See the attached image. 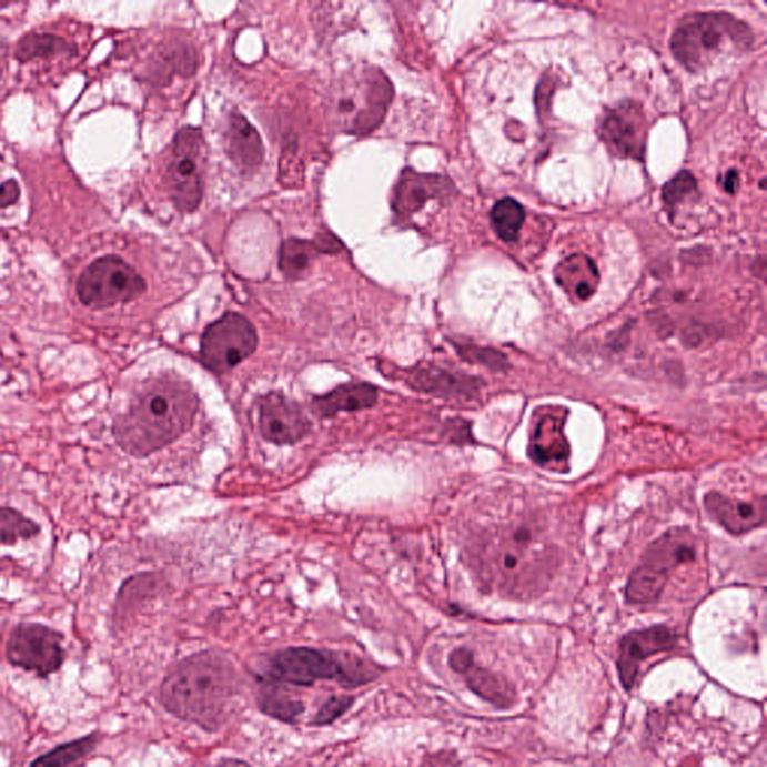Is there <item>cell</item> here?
<instances>
[{
	"instance_id": "cell-1",
	"label": "cell",
	"mask_w": 767,
	"mask_h": 767,
	"mask_svg": "<svg viewBox=\"0 0 767 767\" xmlns=\"http://www.w3.org/2000/svg\"><path fill=\"white\" fill-rule=\"evenodd\" d=\"M470 559L484 585L513 598L542 593L556 568L555 551L539 537L534 522L487 529L471 546Z\"/></svg>"
},
{
	"instance_id": "cell-33",
	"label": "cell",
	"mask_w": 767,
	"mask_h": 767,
	"mask_svg": "<svg viewBox=\"0 0 767 767\" xmlns=\"http://www.w3.org/2000/svg\"><path fill=\"white\" fill-rule=\"evenodd\" d=\"M738 173H736V171H730L726 179V190L733 194V192L736 191V188H738Z\"/></svg>"
},
{
	"instance_id": "cell-5",
	"label": "cell",
	"mask_w": 767,
	"mask_h": 767,
	"mask_svg": "<svg viewBox=\"0 0 767 767\" xmlns=\"http://www.w3.org/2000/svg\"><path fill=\"white\" fill-rule=\"evenodd\" d=\"M751 40V30L743 21L724 12H708L687 17L673 33L670 47L685 68L698 71L721 51L745 49Z\"/></svg>"
},
{
	"instance_id": "cell-17",
	"label": "cell",
	"mask_w": 767,
	"mask_h": 767,
	"mask_svg": "<svg viewBox=\"0 0 767 767\" xmlns=\"http://www.w3.org/2000/svg\"><path fill=\"white\" fill-rule=\"evenodd\" d=\"M225 150L226 155L242 173H255L263 164L264 145L259 131L251 125L250 120L235 110L231 111L226 125Z\"/></svg>"
},
{
	"instance_id": "cell-16",
	"label": "cell",
	"mask_w": 767,
	"mask_h": 767,
	"mask_svg": "<svg viewBox=\"0 0 767 767\" xmlns=\"http://www.w3.org/2000/svg\"><path fill=\"white\" fill-rule=\"evenodd\" d=\"M448 663L454 672L465 676L471 692L492 703L496 708H509L516 702V692H514L512 684L503 676L478 667L471 650L465 648L453 650L450 654Z\"/></svg>"
},
{
	"instance_id": "cell-23",
	"label": "cell",
	"mask_w": 767,
	"mask_h": 767,
	"mask_svg": "<svg viewBox=\"0 0 767 767\" xmlns=\"http://www.w3.org/2000/svg\"><path fill=\"white\" fill-rule=\"evenodd\" d=\"M491 218L499 238L505 242H514L525 224V210L516 200L504 199L495 204Z\"/></svg>"
},
{
	"instance_id": "cell-2",
	"label": "cell",
	"mask_w": 767,
	"mask_h": 767,
	"mask_svg": "<svg viewBox=\"0 0 767 767\" xmlns=\"http://www.w3.org/2000/svg\"><path fill=\"white\" fill-rule=\"evenodd\" d=\"M194 387L178 375L149 380L125 413L115 418L113 434L120 447L145 457L186 434L199 413Z\"/></svg>"
},
{
	"instance_id": "cell-31",
	"label": "cell",
	"mask_w": 767,
	"mask_h": 767,
	"mask_svg": "<svg viewBox=\"0 0 767 767\" xmlns=\"http://www.w3.org/2000/svg\"><path fill=\"white\" fill-rule=\"evenodd\" d=\"M20 199V186L16 180H7L0 185V209L10 208Z\"/></svg>"
},
{
	"instance_id": "cell-22",
	"label": "cell",
	"mask_w": 767,
	"mask_h": 767,
	"mask_svg": "<svg viewBox=\"0 0 767 767\" xmlns=\"http://www.w3.org/2000/svg\"><path fill=\"white\" fill-rule=\"evenodd\" d=\"M405 380L411 387L420 392L441 394V396H450V394L462 393L470 388L465 380L434 366L415 367L406 372Z\"/></svg>"
},
{
	"instance_id": "cell-32",
	"label": "cell",
	"mask_w": 767,
	"mask_h": 767,
	"mask_svg": "<svg viewBox=\"0 0 767 767\" xmlns=\"http://www.w3.org/2000/svg\"><path fill=\"white\" fill-rule=\"evenodd\" d=\"M210 767H251L248 763L235 760V758H222V760L214 763Z\"/></svg>"
},
{
	"instance_id": "cell-30",
	"label": "cell",
	"mask_w": 767,
	"mask_h": 767,
	"mask_svg": "<svg viewBox=\"0 0 767 767\" xmlns=\"http://www.w3.org/2000/svg\"><path fill=\"white\" fill-rule=\"evenodd\" d=\"M418 767H462L456 754L441 751L427 756Z\"/></svg>"
},
{
	"instance_id": "cell-18",
	"label": "cell",
	"mask_w": 767,
	"mask_h": 767,
	"mask_svg": "<svg viewBox=\"0 0 767 767\" xmlns=\"http://www.w3.org/2000/svg\"><path fill=\"white\" fill-rule=\"evenodd\" d=\"M602 139L620 157H642L645 150V120L634 107L613 110L603 120Z\"/></svg>"
},
{
	"instance_id": "cell-9",
	"label": "cell",
	"mask_w": 767,
	"mask_h": 767,
	"mask_svg": "<svg viewBox=\"0 0 767 767\" xmlns=\"http://www.w3.org/2000/svg\"><path fill=\"white\" fill-rule=\"evenodd\" d=\"M204 139L196 128L178 132L166 166V190L175 208L183 213L199 209L204 191Z\"/></svg>"
},
{
	"instance_id": "cell-26",
	"label": "cell",
	"mask_w": 767,
	"mask_h": 767,
	"mask_svg": "<svg viewBox=\"0 0 767 767\" xmlns=\"http://www.w3.org/2000/svg\"><path fill=\"white\" fill-rule=\"evenodd\" d=\"M95 736H88V738L74 740L62 747L53 749V751L46 754L30 765V767H72L88 756L95 747Z\"/></svg>"
},
{
	"instance_id": "cell-13",
	"label": "cell",
	"mask_w": 767,
	"mask_h": 767,
	"mask_svg": "<svg viewBox=\"0 0 767 767\" xmlns=\"http://www.w3.org/2000/svg\"><path fill=\"white\" fill-rule=\"evenodd\" d=\"M567 411L546 408L535 414L531 432L529 456L543 468L565 473L568 471L569 444L564 434Z\"/></svg>"
},
{
	"instance_id": "cell-19",
	"label": "cell",
	"mask_w": 767,
	"mask_h": 767,
	"mask_svg": "<svg viewBox=\"0 0 767 767\" xmlns=\"http://www.w3.org/2000/svg\"><path fill=\"white\" fill-rule=\"evenodd\" d=\"M705 505L710 516L728 533L735 535L749 533L765 524L766 505L763 499L760 504L747 503L738 498H728L719 492H710L706 495Z\"/></svg>"
},
{
	"instance_id": "cell-29",
	"label": "cell",
	"mask_w": 767,
	"mask_h": 767,
	"mask_svg": "<svg viewBox=\"0 0 767 767\" xmlns=\"http://www.w3.org/2000/svg\"><path fill=\"white\" fill-rule=\"evenodd\" d=\"M353 698L344 696L330 698L323 708H321L319 715H316L315 724L323 726V724L333 723L334 719L340 718L345 710H349L350 706L353 705Z\"/></svg>"
},
{
	"instance_id": "cell-24",
	"label": "cell",
	"mask_w": 767,
	"mask_h": 767,
	"mask_svg": "<svg viewBox=\"0 0 767 767\" xmlns=\"http://www.w3.org/2000/svg\"><path fill=\"white\" fill-rule=\"evenodd\" d=\"M63 53H71V46L55 36H28L19 42L16 58L20 62H29L36 58H51Z\"/></svg>"
},
{
	"instance_id": "cell-20",
	"label": "cell",
	"mask_w": 767,
	"mask_h": 767,
	"mask_svg": "<svg viewBox=\"0 0 767 767\" xmlns=\"http://www.w3.org/2000/svg\"><path fill=\"white\" fill-rule=\"evenodd\" d=\"M379 388L370 383H346L323 396L314 397L312 411L320 418H330L340 413H355L370 410L379 402Z\"/></svg>"
},
{
	"instance_id": "cell-6",
	"label": "cell",
	"mask_w": 767,
	"mask_h": 767,
	"mask_svg": "<svg viewBox=\"0 0 767 767\" xmlns=\"http://www.w3.org/2000/svg\"><path fill=\"white\" fill-rule=\"evenodd\" d=\"M269 676L280 683L311 687L319 680H334L357 687L375 678L366 667H354L336 655L312 648H289L270 658Z\"/></svg>"
},
{
	"instance_id": "cell-21",
	"label": "cell",
	"mask_w": 767,
	"mask_h": 767,
	"mask_svg": "<svg viewBox=\"0 0 767 767\" xmlns=\"http://www.w3.org/2000/svg\"><path fill=\"white\" fill-rule=\"evenodd\" d=\"M342 244L337 239L332 240H300L290 239L282 243L280 252V268L289 280H303L311 273L312 264L320 254H337Z\"/></svg>"
},
{
	"instance_id": "cell-28",
	"label": "cell",
	"mask_w": 767,
	"mask_h": 767,
	"mask_svg": "<svg viewBox=\"0 0 767 767\" xmlns=\"http://www.w3.org/2000/svg\"><path fill=\"white\" fill-rule=\"evenodd\" d=\"M697 191V182L692 173L684 171L670 180L663 190V200L668 209L675 210L684 200Z\"/></svg>"
},
{
	"instance_id": "cell-11",
	"label": "cell",
	"mask_w": 767,
	"mask_h": 767,
	"mask_svg": "<svg viewBox=\"0 0 767 767\" xmlns=\"http://www.w3.org/2000/svg\"><path fill=\"white\" fill-rule=\"evenodd\" d=\"M7 653L14 666L49 675L62 666V637L44 625L21 624L12 632Z\"/></svg>"
},
{
	"instance_id": "cell-4",
	"label": "cell",
	"mask_w": 767,
	"mask_h": 767,
	"mask_svg": "<svg viewBox=\"0 0 767 767\" xmlns=\"http://www.w3.org/2000/svg\"><path fill=\"white\" fill-rule=\"evenodd\" d=\"M394 89L380 68L351 71L330 93V120L349 135H367L383 123Z\"/></svg>"
},
{
	"instance_id": "cell-10",
	"label": "cell",
	"mask_w": 767,
	"mask_h": 767,
	"mask_svg": "<svg viewBox=\"0 0 767 767\" xmlns=\"http://www.w3.org/2000/svg\"><path fill=\"white\" fill-rule=\"evenodd\" d=\"M259 334L251 321L229 312L210 324L201 337V363L214 375L226 374L255 353Z\"/></svg>"
},
{
	"instance_id": "cell-27",
	"label": "cell",
	"mask_w": 767,
	"mask_h": 767,
	"mask_svg": "<svg viewBox=\"0 0 767 767\" xmlns=\"http://www.w3.org/2000/svg\"><path fill=\"white\" fill-rule=\"evenodd\" d=\"M259 706L265 715L281 719V721H294L304 710L302 702L294 700L277 689H268V692L261 693Z\"/></svg>"
},
{
	"instance_id": "cell-3",
	"label": "cell",
	"mask_w": 767,
	"mask_h": 767,
	"mask_svg": "<svg viewBox=\"0 0 767 767\" xmlns=\"http://www.w3.org/2000/svg\"><path fill=\"white\" fill-rule=\"evenodd\" d=\"M238 672L216 654H196L179 664L161 687V702L175 717L218 730L234 713Z\"/></svg>"
},
{
	"instance_id": "cell-7",
	"label": "cell",
	"mask_w": 767,
	"mask_h": 767,
	"mask_svg": "<svg viewBox=\"0 0 767 767\" xmlns=\"http://www.w3.org/2000/svg\"><path fill=\"white\" fill-rule=\"evenodd\" d=\"M696 559V543L687 531L664 534L650 544L642 564L634 569L627 585V599L634 604L657 602L673 569Z\"/></svg>"
},
{
	"instance_id": "cell-12",
	"label": "cell",
	"mask_w": 767,
	"mask_h": 767,
	"mask_svg": "<svg viewBox=\"0 0 767 767\" xmlns=\"http://www.w3.org/2000/svg\"><path fill=\"white\" fill-rule=\"evenodd\" d=\"M259 428L274 445H293L312 432V422L302 405L281 392H270L259 401Z\"/></svg>"
},
{
	"instance_id": "cell-25",
	"label": "cell",
	"mask_w": 767,
	"mask_h": 767,
	"mask_svg": "<svg viewBox=\"0 0 767 767\" xmlns=\"http://www.w3.org/2000/svg\"><path fill=\"white\" fill-rule=\"evenodd\" d=\"M40 533V526L17 509L0 507V546H12Z\"/></svg>"
},
{
	"instance_id": "cell-15",
	"label": "cell",
	"mask_w": 767,
	"mask_h": 767,
	"mask_svg": "<svg viewBox=\"0 0 767 767\" xmlns=\"http://www.w3.org/2000/svg\"><path fill=\"white\" fill-rule=\"evenodd\" d=\"M453 192V183L443 175L417 173L413 169H406L402 171L394 186V216L401 222L410 220L427 201L448 199Z\"/></svg>"
},
{
	"instance_id": "cell-34",
	"label": "cell",
	"mask_w": 767,
	"mask_h": 767,
	"mask_svg": "<svg viewBox=\"0 0 767 767\" xmlns=\"http://www.w3.org/2000/svg\"><path fill=\"white\" fill-rule=\"evenodd\" d=\"M6 63H7V50H6V47L0 46V77H2L3 70H6Z\"/></svg>"
},
{
	"instance_id": "cell-8",
	"label": "cell",
	"mask_w": 767,
	"mask_h": 767,
	"mask_svg": "<svg viewBox=\"0 0 767 767\" xmlns=\"http://www.w3.org/2000/svg\"><path fill=\"white\" fill-rule=\"evenodd\" d=\"M145 291V282L134 268L115 255L93 261L77 282V294L84 306L105 310L132 302Z\"/></svg>"
},
{
	"instance_id": "cell-14",
	"label": "cell",
	"mask_w": 767,
	"mask_h": 767,
	"mask_svg": "<svg viewBox=\"0 0 767 767\" xmlns=\"http://www.w3.org/2000/svg\"><path fill=\"white\" fill-rule=\"evenodd\" d=\"M676 643L678 636L664 625L627 634L619 645L618 672L623 687L632 689L640 664L654 655L675 648Z\"/></svg>"
}]
</instances>
